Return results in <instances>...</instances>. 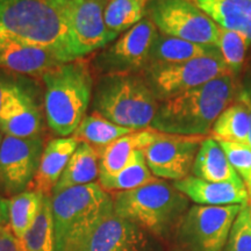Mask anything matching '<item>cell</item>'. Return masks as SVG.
I'll return each instance as SVG.
<instances>
[{"instance_id": "cell-5", "label": "cell", "mask_w": 251, "mask_h": 251, "mask_svg": "<svg viewBox=\"0 0 251 251\" xmlns=\"http://www.w3.org/2000/svg\"><path fill=\"white\" fill-rule=\"evenodd\" d=\"M45 109L50 129L62 137L74 135L86 117L93 92L90 65L79 59L63 63L42 76Z\"/></svg>"}, {"instance_id": "cell-33", "label": "cell", "mask_w": 251, "mask_h": 251, "mask_svg": "<svg viewBox=\"0 0 251 251\" xmlns=\"http://www.w3.org/2000/svg\"><path fill=\"white\" fill-rule=\"evenodd\" d=\"M1 71L2 70L0 69V115L4 112L7 103L15 96V93L18 92L19 87L21 86L13 78L7 76L5 72Z\"/></svg>"}, {"instance_id": "cell-21", "label": "cell", "mask_w": 251, "mask_h": 251, "mask_svg": "<svg viewBox=\"0 0 251 251\" xmlns=\"http://www.w3.org/2000/svg\"><path fill=\"white\" fill-rule=\"evenodd\" d=\"M192 174L194 177L207 181L244 183L214 137H206L200 143L194 159Z\"/></svg>"}, {"instance_id": "cell-8", "label": "cell", "mask_w": 251, "mask_h": 251, "mask_svg": "<svg viewBox=\"0 0 251 251\" xmlns=\"http://www.w3.org/2000/svg\"><path fill=\"white\" fill-rule=\"evenodd\" d=\"M146 17L165 35L198 45H218L220 27L192 0H148Z\"/></svg>"}, {"instance_id": "cell-40", "label": "cell", "mask_w": 251, "mask_h": 251, "mask_svg": "<svg viewBox=\"0 0 251 251\" xmlns=\"http://www.w3.org/2000/svg\"><path fill=\"white\" fill-rule=\"evenodd\" d=\"M249 207H250V209H251V197H250V200H249Z\"/></svg>"}, {"instance_id": "cell-17", "label": "cell", "mask_w": 251, "mask_h": 251, "mask_svg": "<svg viewBox=\"0 0 251 251\" xmlns=\"http://www.w3.org/2000/svg\"><path fill=\"white\" fill-rule=\"evenodd\" d=\"M0 128L5 135L34 139L40 137L42 129V115L36 103L23 86L7 103L0 115Z\"/></svg>"}, {"instance_id": "cell-13", "label": "cell", "mask_w": 251, "mask_h": 251, "mask_svg": "<svg viewBox=\"0 0 251 251\" xmlns=\"http://www.w3.org/2000/svg\"><path fill=\"white\" fill-rule=\"evenodd\" d=\"M203 139L162 133L156 142L143 149L151 174L159 179L174 181L188 177Z\"/></svg>"}, {"instance_id": "cell-7", "label": "cell", "mask_w": 251, "mask_h": 251, "mask_svg": "<svg viewBox=\"0 0 251 251\" xmlns=\"http://www.w3.org/2000/svg\"><path fill=\"white\" fill-rule=\"evenodd\" d=\"M244 206H191L178 225L176 242L183 251H222Z\"/></svg>"}, {"instance_id": "cell-10", "label": "cell", "mask_w": 251, "mask_h": 251, "mask_svg": "<svg viewBox=\"0 0 251 251\" xmlns=\"http://www.w3.org/2000/svg\"><path fill=\"white\" fill-rule=\"evenodd\" d=\"M67 26L77 58L107 47L115 37L105 25L108 0H48Z\"/></svg>"}, {"instance_id": "cell-23", "label": "cell", "mask_w": 251, "mask_h": 251, "mask_svg": "<svg viewBox=\"0 0 251 251\" xmlns=\"http://www.w3.org/2000/svg\"><path fill=\"white\" fill-rule=\"evenodd\" d=\"M99 175L100 149L86 142H79L52 190V194L70 187L96 183Z\"/></svg>"}, {"instance_id": "cell-11", "label": "cell", "mask_w": 251, "mask_h": 251, "mask_svg": "<svg viewBox=\"0 0 251 251\" xmlns=\"http://www.w3.org/2000/svg\"><path fill=\"white\" fill-rule=\"evenodd\" d=\"M157 35V27L146 17L93 58L94 69L102 76L144 71L149 65L150 50Z\"/></svg>"}, {"instance_id": "cell-25", "label": "cell", "mask_w": 251, "mask_h": 251, "mask_svg": "<svg viewBox=\"0 0 251 251\" xmlns=\"http://www.w3.org/2000/svg\"><path fill=\"white\" fill-rule=\"evenodd\" d=\"M250 125L249 108L237 97V99L219 115L211 133L215 140L248 144Z\"/></svg>"}, {"instance_id": "cell-19", "label": "cell", "mask_w": 251, "mask_h": 251, "mask_svg": "<svg viewBox=\"0 0 251 251\" xmlns=\"http://www.w3.org/2000/svg\"><path fill=\"white\" fill-rule=\"evenodd\" d=\"M161 136V131L148 128L122 136L114 142L109 143L105 148L100 149L99 176L117 175L128 164L136 150L146 149Z\"/></svg>"}, {"instance_id": "cell-1", "label": "cell", "mask_w": 251, "mask_h": 251, "mask_svg": "<svg viewBox=\"0 0 251 251\" xmlns=\"http://www.w3.org/2000/svg\"><path fill=\"white\" fill-rule=\"evenodd\" d=\"M228 75L159 102L150 128L181 136H207L219 115L237 99L241 83Z\"/></svg>"}, {"instance_id": "cell-14", "label": "cell", "mask_w": 251, "mask_h": 251, "mask_svg": "<svg viewBox=\"0 0 251 251\" xmlns=\"http://www.w3.org/2000/svg\"><path fill=\"white\" fill-rule=\"evenodd\" d=\"M81 251H162L155 236L114 211L94 228Z\"/></svg>"}, {"instance_id": "cell-20", "label": "cell", "mask_w": 251, "mask_h": 251, "mask_svg": "<svg viewBox=\"0 0 251 251\" xmlns=\"http://www.w3.org/2000/svg\"><path fill=\"white\" fill-rule=\"evenodd\" d=\"M201 57L222 58L216 46L198 45L190 41L172 37L158 31L149 56L150 64H174Z\"/></svg>"}, {"instance_id": "cell-32", "label": "cell", "mask_w": 251, "mask_h": 251, "mask_svg": "<svg viewBox=\"0 0 251 251\" xmlns=\"http://www.w3.org/2000/svg\"><path fill=\"white\" fill-rule=\"evenodd\" d=\"M226 152L228 161L237 172L238 176L246 181L251 175V148L248 144L231 142V141L216 140Z\"/></svg>"}, {"instance_id": "cell-34", "label": "cell", "mask_w": 251, "mask_h": 251, "mask_svg": "<svg viewBox=\"0 0 251 251\" xmlns=\"http://www.w3.org/2000/svg\"><path fill=\"white\" fill-rule=\"evenodd\" d=\"M0 251H24L20 240L15 236L9 225L0 227Z\"/></svg>"}, {"instance_id": "cell-37", "label": "cell", "mask_w": 251, "mask_h": 251, "mask_svg": "<svg viewBox=\"0 0 251 251\" xmlns=\"http://www.w3.org/2000/svg\"><path fill=\"white\" fill-rule=\"evenodd\" d=\"M238 99L242 100V101L248 106V108H249V113H250V120H251V102L249 101V100H248L247 97L244 96V94H243L242 92H241V90H240V93H238ZM248 146H249L250 148H251V125H250L249 136H248Z\"/></svg>"}, {"instance_id": "cell-12", "label": "cell", "mask_w": 251, "mask_h": 251, "mask_svg": "<svg viewBox=\"0 0 251 251\" xmlns=\"http://www.w3.org/2000/svg\"><path fill=\"white\" fill-rule=\"evenodd\" d=\"M43 150L41 137L20 139L5 135L0 147V194L12 198L30 187Z\"/></svg>"}, {"instance_id": "cell-27", "label": "cell", "mask_w": 251, "mask_h": 251, "mask_svg": "<svg viewBox=\"0 0 251 251\" xmlns=\"http://www.w3.org/2000/svg\"><path fill=\"white\" fill-rule=\"evenodd\" d=\"M24 251H55L51 196H45L39 214L20 240Z\"/></svg>"}, {"instance_id": "cell-9", "label": "cell", "mask_w": 251, "mask_h": 251, "mask_svg": "<svg viewBox=\"0 0 251 251\" xmlns=\"http://www.w3.org/2000/svg\"><path fill=\"white\" fill-rule=\"evenodd\" d=\"M143 74L144 79L161 102L216 78L231 75V72L222 58L201 57L174 64H150Z\"/></svg>"}, {"instance_id": "cell-22", "label": "cell", "mask_w": 251, "mask_h": 251, "mask_svg": "<svg viewBox=\"0 0 251 251\" xmlns=\"http://www.w3.org/2000/svg\"><path fill=\"white\" fill-rule=\"evenodd\" d=\"M220 28L237 31L251 41V0H192Z\"/></svg>"}, {"instance_id": "cell-3", "label": "cell", "mask_w": 251, "mask_h": 251, "mask_svg": "<svg viewBox=\"0 0 251 251\" xmlns=\"http://www.w3.org/2000/svg\"><path fill=\"white\" fill-rule=\"evenodd\" d=\"M115 214L134 222L157 240L176 233L190 199L174 184L157 178L134 190L111 193Z\"/></svg>"}, {"instance_id": "cell-2", "label": "cell", "mask_w": 251, "mask_h": 251, "mask_svg": "<svg viewBox=\"0 0 251 251\" xmlns=\"http://www.w3.org/2000/svg\"><path fill=\"white\" fill-rule=\"evenodd\" d=\"M36 47L64 62L78 59L65 24L48 0H0V46Z\"/></svg>"}, {"instance_id": "cell-28", "label": "cell", "mask_w": 251, "mask_h": 251, "mask_svg": "<svg viewBox=\"0 0 251 251\" xmlns=\"http://www.w3.org/2000/svg\"><path fill=\"white\" fill-rule=\"evenodd\" d=\"M131 133L134 131L129 128L121 127L106 120L99 114L91 113L80 122L79 127L74 133V136L79 142H86L96 148L102 149L109 143Z\"/></svg>"}, {"instance_id": "cell-35", "label": "cell", "mask_w": 251, "mask_h": 251, "mask_svg": "<svg viewBox=\"0 0 251 251\" xmlns=\"http://www.w3.org/2000/svg\"><path fill=\"white\" fill-rule=\"evenodd\" d=\"M9 222V199L0 194V227Z\"/></svg>"}, {"instance_id": "cell-16", "label": "cell", "mask_w": 251, "mask_h": 251, "mask_svg": "<svg viewBox=\"0 0 251 251\" xmlns=\"http://www.w3.org/2000/svg\"><path fill=\"white\" fill-rule=\"evenodd\" d=\"M64 62L55 52L47 49L6 43L0 46V69L14 74L42 77L46 72Z\"/></svg>"}, {"instance_id": "cell-26", "label": "cell", "mask_w": 251, "mask_h": 251, "mask_svg": "<svg viewBox=\"0 0 251 251\" xmlns=\"http://www.w3.org/2000/svg\"><path fill=\"white\" fill-rule=\"evenodd\" d=\"M148 0H108L103 19L109 33L117 39L146 18Z\"/></svg>"}, {"instance_id": "cell-36", "label": "cell", "mask_w": 251, "mask_h": 251, "mask_svg": "<svg viewBox=\"0 0 251 251\" xmlns=\"http://www.w3.org/2000/svg\"><path fill=\"white\" fill-rule=\"evenodd\" d=\"M241 83V92L247 97L248 100L251 102V65L248 68V70L244 74L243 79Z\"/></svg>"}, {"instance_id": "cell-29", "label": "cell", "mask_w": 251, "mask_h": 251, "mask_svg": "<svg viewBox=\"0 0 251 251\" xmlns=\"http://www.w3.org/2000/svg\"><path fill=\"white\" fill-rule=\"evenodd\" d=\"M45 194L35 190H27L9 198V227L21 240L33 225L42 206Z\"/></svg>"}, {"instance_id": "cell-31", "label": "cell", "mask_w": 251, "mask_h": 251, "mask_svg": "<svg viewBox=\"0 0 251 251\" xmlns=\"http://www.w3.org/2000/svg\"><path fill=\"white\" fill-rule=\"evenodd\" d=\"M222 251H251V212L246 205L235 219Z\"/></svg>"}, {"instance_id": "cell-41", "label": "cell", "mask_w": 251, "mask_h": 251, "mask_svg": "<svg viewBox=\"0 0 251 251\" xmlns=\"http://www.w3.org/2000/svg\"><path fill=\"white\" fill-rule=\"evenodd\" d=\"M249 208H250V207H249ZM250 212H251V209H250Z\"/></svg>"}, {"instance_id": "cell-38", "label": "cell", "mask_w": 251, "mask_h": 251, "mask_svg": "<svg viewBox=\"0 0 251 251\" xmlns=\"http://www.w3.org/2000/svg\"><path fill=\"white\" fill-rule=\"evenodd\" d=\"M244 184H246L248 192H249L250 197H251V175L249 176V178H248V179H247L246 181H244Z\"/></svg>"}, {"instance_id": "cell-24", "label": "cell", "mask_w": 251, "mask_h": 251, "mask_svg": "<svg viewBox=\"0 0 251 251\" xmlns=\"http://www.w3.org/2000/svg\"><path fill=\"white\" fill-rule=\"evenodd\" d=\"M156 179L147 164L143 149H139L133 153L128 164L117 175L99 176V184L106 192L115 193L134 190Z\"/></svg>"}, {"instance_id": "cell-4", "label": "cell", "mask_w": 251, "mask_h": 251, "mask_svg": "<svg viewBox=\"0 0 251 251\" xmlns=\"http://www.w3.org/2000/svg\"><path fill=\"white\" fill-rule=\"evenodd\" d=\"M55 251H81L99 222L112 213V194L99 183L75 186L51 194Z\"/></svg>"}, {"instance_id": "cell-6", "label": "cell", "mask_w": 251, "mask_h": 251, "mask_svg": "<svg viewBox=\"0 0 251 251\" xmlns=\"http://www.w3.org/2000/svg\"><path fill=\"white\" fill-rule=\"evenodd\" d=\"M158 106V99L140 75H103L94 87L92 113L133 131L150 128Z\"/></svg>"}, {"instance_id": "cell-30", "label": "cell", "mask_w": 251, "mask_h": 251, "mask_svg": "<svg viewBox=\"0 0 251 251\" xmlns=\"http://www.w3.org/2000/svg\"><path fill=\"white\" fill-rule=\"evenodd\" d=\"M250 46L251 41L243 34L220 28L216 47L221 52L225 64L227 65L233 76L238 77L244 72Z\"/></svg>"}, {"instance_id": "cell-18", "label": "cell", "mask_w": 251, "mask_h": 251, "mask_svg": "<svg viewBox=\"0 0 251 251\" xmlns=\"http://www.w3.org/2000/svg\"><path fill=\"white\" fill-rule=\"evenodd\" d=\"M79 141L75 136L57 137L46 144L35 178L28 190H35L45 196L52 194V190L67 168Z\"/></svg>"}, {"instance_id": "cell-39", "label": "cell", "mask_w": 251, "mask_h": 251, "mask_svg": "<svg viewBox=\"0 0 251 251\" xmlns=\"http://www.w3.org/2000/svg\"><path fill=\"white\" fill-rule=\"evenodd\" d=\"M4 136H5L4 131H2L1 128H0V147H1V143H2V140H4Z\"/></svg>"}, {"instance_id": "cell-15", "label": "cell", "mask_w": 251, "mask_h": 251, "mask_svg": "<svg viewBox=\"0 0 251 251\" xmlns=\"http://www.w3.org/2000/svg\"><path fill=\"white\" fill-rule=\"evenodd\" d=\"M175 187L191 201L202 206L249 205V192L244 183L207 181L194 176L174 181Z\"/></svg>"}]
</instances>
